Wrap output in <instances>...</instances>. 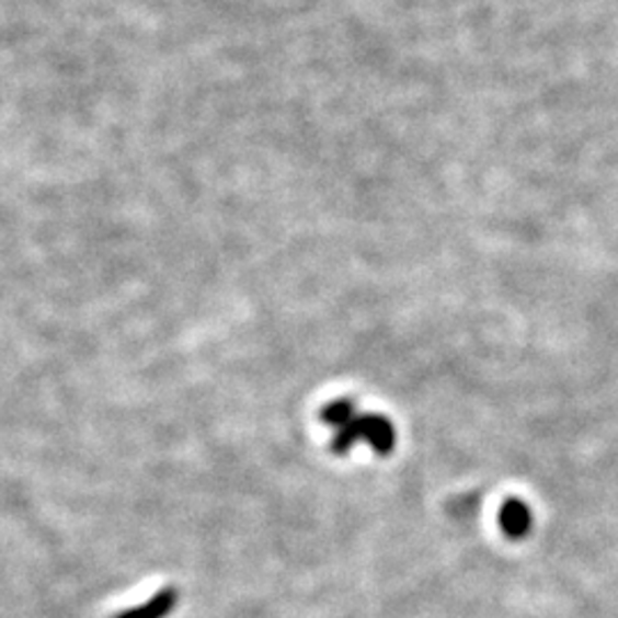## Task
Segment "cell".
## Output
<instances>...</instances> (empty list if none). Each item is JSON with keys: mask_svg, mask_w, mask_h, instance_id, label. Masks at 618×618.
Returning a JSON list of instances; mask_svg holds the SVG:
<instances>
[{"mask_svg": "<svg viewBox=\"0 0 618 618\" xmlns=\"http://www.w3.org/2000/svg\"><path fill=\"white\" fill-rule=\"evenodd\" d=\"M359 440H367L374 447V451L385 456V454H390L394 449L397 433H394L392 424L380 415H357L344 428L334 431L332 451L334 454H346Z\"/></svg>", "mask_w": 618, "mask_h": 618, "instance_id": "obj_1", "label": "cell"}, {"mask_svg": "<svg viewBox=\"0 0 618 618\" xmlns=\"http://www.w3.org/2000/svg\"><path fill=\"white\" fill-rule=\"evenodd\" d=\"M176 605H179V591L168 586L161 588L159 594H153L147 603L119 611L115 618H168L176 609Z\"/></svg>", "mask_w": 618, "mask_h": 618, "instance_id": "obj_2", "label": "cell"}, {"mask_svg": "<svg viewBox=\"0 0 618 618\" xmlns=\"http://www.w3.org/2000/svg\"><path fill=\"white\" fill-rule=\"evenodd\" d=\"M500 525L508 538H523L531 529V511L520 500H508L500 511Z\"/></svg>", "mask_w": 618, "mask_h": 618, "instance_id": "obj_3", "label": "cell"}, {"mask_svg": "<svg viewBox=\"0 0 618 618\" xmlns=\"http://www.w3.org/2000/svg\"><path fill=\"white\" fill-rule=\"evenodd\" d=\"M357 417V410L351 401L342 399V401H332L325 410H323V422L330 424L334 431L344 428L348 422H353Z\"/></svg>", "mask_w": 618, "mask_h": 618, "instance_id": "obj_4", "label": "cell"}]
</instances>
